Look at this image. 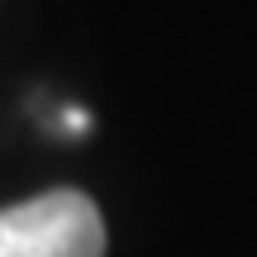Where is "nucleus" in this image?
<instances>
[{
  "label": "nucleus",
  "instance_id": "nucleus-1",
  "mask_svg": "<svg viewBox=\"0 0 257 257\" xmlns=\"http://www.w3.org/2000/svg\"><path fill=\"white\" fill-rule=\"evenodd\" d=\"M0 257H105L100 205L76 186L0 210Z\"/></svg>",
  "mask_w": 257,
  "mask_h": 257
},
{
  "label": "nucleus",
  "instance_id": "nucleus-2",
  "mask_svg": "<svg viewBox=\"0 0 257 257\" xmlns=\"http://www.w3.org/2000/svg\"><path fill=\"white\" fill-rule=\"evenodd\" d=\"M53 128L67 134V138H81V134H91V114H86L81 105H62V110L53 114Z\"/></svg>",
  "mask_w": 257,
  "mask_h": 257
}]
</instances>
